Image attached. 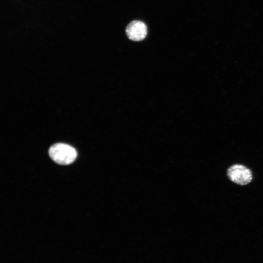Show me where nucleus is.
Masks as SVG:
<instances>
[{
	"mask_svg": "<svg viewBox=\"0 0 263 263\" xmlns=\"http://www.w3.org/2000/svg\"><path fill=\"white\" fill-rule=\"evenodd\" d=\"M49 154L54 161L63 165L73 163L77 156L75 149L64 143H56L52 145L49 150Z\"/></svg>",
	"mask_w": 263,
	"mask_h": 263,
	"instance_id": "obj_1",
	"label": "nucleus"
},
{
	"mask_svg": "<svg viewBox=\"0 0 263 263\" xmlns=\"http://www.w3.org/2000/svg\"><path fill=\"white\" fill-rule=\"evenodd\" d=\"M126 33L130 39L135 41H141L147 36V27L142 21L133 20L127 26Z\"/></svg>",
	"mask_w": 263,
	"mask_h": 263,
	"instance_id": "obj_3",
	"label": "nucleus"
},
{
	"mask_svg": "<svg viewBox=\"0 0 263 263\" xmlns=\"http://www.w3.org/2000/svg\"><path fill=\"white\" fill-rule=\"evenodd\" d=\"M226 175L231 181L241 186L249 184L253 179L251 170L242 164L230 166L227 169Z\"/></svg>",
	"mask_w": 263,
	"mask_h": 263,
	"instance_id": "obj_2",
	"label": "nucleus"
}]
</instances>
